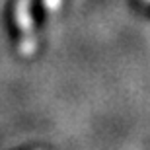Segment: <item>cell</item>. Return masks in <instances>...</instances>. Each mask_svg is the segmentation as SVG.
I'll return each instance as SVG.
<instances>
[{"label": "cell", "mask_w": 150, "mask_h": 150, "mask_svg": "<svg viewBox=\"0 0 150 150\" xmlns=\"http://www.w3.org/2000/svg\"><path fill=\"white\" fill-rule=\"evenodd\" d=\"M35 150H41V148H35Z\"/></svg>", "instance_id": "6da1fadb"}]
</instances>
